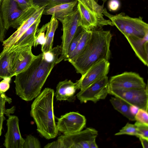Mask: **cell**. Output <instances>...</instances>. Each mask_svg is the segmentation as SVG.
<instances>
[{"label": "cell", "instance_id": "1", "mask_svg": "<svg viewBox=\"0 0 148 148\" xmlns=\"http://www.w3.org/2000/svg\"><path fill=\"white\" fill-rule=\"evenodd\" d=\"M56 61H47L42 53L36 56L26 69L15 75L14 82L16 95L26 101L37 97Z\"/></svg>", "mask_w": 148, "mask_h": 148}, {"label": "cell", "instance_id": "2", "mask_svg": "<svg viewBox=\"0 0 148 148\" xmlns=\"http://www.w3.org/2000/svg\"><path fill=\"white\" fill-rule=\"evenodd\" d=\"M89 41L83 52L71 63L82 75L92 65L103 60H108L111 55L112 35L109 31L92 30Z\"/></svg>", "mask_w": 148, "mask_h": 148}, {"label": "cell", "instance_id": "3", "mask_svg": "<svg viewBox=\"0 0 148 148\" xmlns=\"http://www.w3.org/2000/svg\"><path fill=\"white\" fill-rule=\"evenodd\" d=\"M53 89L45 88L36 97L31 106L30 114L35 122L37 130L46 139L55 138L58 131L54 113Z\"/></svg>", "mask_w": 148, "mask_h": 148}, {"label": "cell", "instance_id": "4", "mask_svg": "<svg viewBox=\"0 0 148 148\" xmlns=\"http://www.w3.org/2000/svg\"><path fill=\"white\" fill-rule=\"evenodd\" d=\"M102 14L109 18L113 25L125 38L133 36L142 38L148 34V24L140 16L133 18L126 15L123 12L113 15L108 12L106 8L103 9Z\"/></svg>", "mask_w": 148, "mask_h": 148}, {"label": "cell", "instance_id": "5", "mask_svg": "<svg viewBox=\"0 0 148 148\" xmlns=\"http://www.w3.org/2000/svg\"><path fill=\"white\" fill-rule=\"evenodd\" d=\"M0 9L4 27L17 29L39 7L33 5L25 10H21L14 0H3Z\"/></svg>", "mask_w": 148, "mask_h": 148}, {"label": "cell", "instance_id": "6", "mask_svg": "<svg viewBox=\"0 0 148 148\" xmlns=\"http://www.w3.org/2000/svg\"><path fill=\"white\" fill-rule=\"evenodd\" d=\"M62 23L63 31L61 45L62 52L56 62V64L64 60L66 57L71 42L77 28L80 26L79 13L77 8L64 19Z\"/></svg>", "mask_w": 148, "mask_h": 148}, {"label": "cell", "instance_id": "7", "mask_svg": "<svg viewBox=\"0 0 148 148\" xmlns=\"http://www.w3.org/2000/svg\"><path fill=\"white\" fill-rule=\"evenodd\" d=\"M147 85L139 74L132 72H125L112 77L108 80V91L111 90L141 89Z\"/></svg>", "mask_w": 148, "mask_h": 148}, {"label": "cell", "instance_id": "8", "mask_svg": "<svg viewBox=\"0 0 148 148\" xmlns=\"http://www.w3.org/2000/svg\"><path fill=\"white\" fill-rule=\"evenodd\" d=\"M108 91V94L121 99L130 105L148 110L147 85L143 88L111 90Z\"/></svg>", "mask_w": 148, "mask_h": 148}, {"label": "cell", "instance_id": "9", "mask_svg": "<svg viewBox=\"0 0 148 148\" xmlns=\"http://www.w3.org/2000/svg\"><path fill=\"white\" fill-rule=\"evenodd\" d=\"M98 134L95 129L88 127L72 134H63L58 139L61 141L64 148H90V142L96 138Z\"/></svg>", "mask_w": 148, "mask_h": 148}, {"label": "cell", "instance_id": "10", "mask_svg": "<svg viewBox=\"0 0 148 148\" xmlns=\"http://www.w3.org/2000/svg\"><path fill=\"white\" fill-rule=\"evenodd\" d=\"M108 80L106 76L92 83L80 90L76 95L77 98L82 103L91 101L95 103L100 99H105L108 94L107 88Z\"/></svg>", "mask_w": 148, "mask_h": 148}, {"label": "cell", "instance_id": "11", "mask_svg": "<svg viewBox=\"0 0 148 148\" xmlns=\"http://www.w3.org/2000/svg\"><path fill=\"white\" fill-rule=\"evenodd\" d=\"M57 130L64 135L74 133L81 131L85 127V117L76 112H70L57 119Z\"/></svg>", "mask_w": 148, "mask_h": 148}, {"label": "cell", "instance_id": "12", "mask_svg": "<svg viewBox=\"0 0 148 148\" xmlns=\"http://www.w3.org/2000/svg\"><path fill=\"white\" fill-rule=\"evenodd\" d=\"M77 8L79 14L80 25L86 29L94 30L105 25L113 26L110 19L104 18L102 13L92 12L79 2Z\"/></svg>", "mask_w": 148, "mask_h": 148}, {"label": "cell", "instance_id": "13", "mask_svg": "<svg viewBox=\"0 0 148 148\" xmlns=\"http://www.w3.org/2000/svg\"><path fill=\"white\" fill-rule=\"evenodd\" d=\"M32 47L31 46H27L9 51L11 52L10 73L12 77L26 69L34 59L36 56L32 53Z\"/></svg>", "mask_w": 148, "mask_h": 148}, {"label": "cell", "instance_id": "14", "mask_svg": "<svg viewBox=\"0 0 148 148\" xmlns=\"http://www.w3.org/2000/svg\"><path fill=\"white\" fill-rule=\"evenodd\" d=\"M6 125L7 130L5 135L4 146L6 148H23L24 139L20 133L18 117L9 115Z\"/></svg>", "mask_w": 148, "mask_h": 148}, {"label": "cell", "instance_id": "15", "mask_svg": "<svg viewBox=\"0 0 148 148\" xmlns=\"http://www.w3.org/2000/svg\"><path fill=\"white\" fill-rule=\"evenodd\" d=\"M110 63L108 60H103L91 66L79 79V89L82 90L92 83L107 76Z\"/></svg>", "mask_w": 148, "mask_h": 148}, {"label": "cell", "instance_id": "16", "mask_svg": "<svg viewBox=\"0 0 148 148\" xmlns=\"http://www.w3.org/2000/svg\"><path fill=\"white\" fill-rule=\"evenodd\" d=\"M45 6L39 7L37 8L23 23L15 32L4 41L2 44L3 46V50H7L12 46L37 19L42 16Z\"/></svg>", "mask_w": 148, "mask_h": 148}, {"label": "cell", "instance_id": "17", "mask_svg": "<svg viewBox=\"0 0 148 148\" xmlns=\"http://www.w3.org/2000/svg\"><path fill=\"white\" fill-rule=\"evenodd\" d=\"M79 80L75 83L68 79L60 81L57 85L54 95L58 101L72 100L75 98L76 90L79 89Z\"/></svg>", "mask_w": 148, "mask_h": 148}, {"label": "cell", "instance_id": "18", "mask_svg": "<svg viewBox=\"0 0 148 148\" xmlns=\"http://www.w3.org/2000/svg\"><path fill=\"white\" fill-rule=\"evenodd\" d=\"M135 54L146 66L148 64V34L140 38L129 36L126 38Z\"/></svg>", "mask_w": 148, "mask_h": 148}, {"label": "cell", "instance_id": "19", "mask_svg": "<svg viewBox=\"0 0 148 148\" xmlns=\"http://www.w3.org/2000/svg\"><path fill=\"white\" fill-rule=\"evenodd\" d=\"M41 16L37 19L12 46L6 51H11L17 48L27 46L35 47L36 33L40 22Z\"/></svg>", "mask_w": 148, "mask_h": 148}, {"label": "cell", "instance_id": "20", "mask_svg": "<svg viewBox=\"0 0 148 148\" xmlns=\"http://www.w3.org/2000/svg\"><path fill=\"white\" fill-rule=\"evenodd\" d=\"M77 0L56 5L46 10H44L43 14L52 15L53 14L55 18L61 23L64 19L73 12L77 7Z\"/></svg>", "mask_w": 148, "mask_h": 148}, {"label": "cell", "instance_id": "21", "mask_svg": "<svg viewBox=\"0 0 148 148\" xmlns=\"http://www.w3.org/2000/svg\"><path fill=\"white\" fill-rule=\"evenodd\" d=\"M51 15V20L48 23L45 36V42L41 45V51L43 53L50 51L52 48L54 34L58 27V20L55 18L53 14Z\"/></svg>", "mask_w": 148, "mask_h": 148}, {"label": "cell", "instance_id": "22", "mask_svg": "<svg viewBox=\"0 0 148 148\" xmlns=\"http://www.w3.org/2000/svg\"><path fill=\"white\" fill-rule=\"evenodd\" d=\"M11 52L2 51L0 54V79L11 78Z\"/></svg>", "mask_w": 148, "mask_h": 148}, {"label": "cell", "instance_id": "23", "mask_svg": "<svg viewBox=\"0 0 148 148\" xmlns=\"http://www.w3.org/2000/svg\"><path fill=\"white\" fill-rule=\"evenodd\" d=\"M92 32V30L84 29L82 36L75 49L70 56L65 61H68L71 63L83 52L90 38Z\"/></svg>", "mask_w": 148, "mask_h": 148}, {"label": "cell", "instance_id": "24", "mask_svg": "<svg viewBox=\"0 0 148 148\" xmlns=\"http://www.w3.org/2000/svg\"><path fill=\"white\" fill-rule=\"evenodd\" d=\"M110 101L115 110L129 120L135 121L134 116L130 112V104L121 99L115 97H112Z\"/></svg>", "mask_w": 148, "mask_h": 148}, {"label": "cell", "instance_id": "25", "mask_svg": "<svg viewBox=\"0 0 148 148\" xmlns=\"http://www.w3.org/2000/svg\"><path fill=\"white\" fill-rule=\"evenodd\" d=\"M77 0H32L33 5L42 7L45 6L46 10L61 4L75 1Z\"/></svg>", "mask_w": 148, "mask_h": 148}, {"label": "cell", "instance_id": "26", "mask_svg": "<svg viewBox=\"0 0 148 148\" xmlns=\"http://www.w3.org/2000/svg\"><path fill=\"white\" fill-rule=\"evenodd\" d=\"M12 101L11 98L8 97L5 94L4 92L0 91V114H5L8 116L10 114L13 113L15 111L14 106L10 109H6L5 103L6 102L10 103Z\"/></svg>", "mask_w": 148, "mask_h": 148}, {"label": "cell", "instance_id": "27", "mask_svg": "<svg viewBox=\"0 0 148 148\" xmlns=\"http://www.w3.org/2000/svg\"><path fill=\"white\" fill-rule=\"evenodd\" d=\"M86 8L93 12L102 13L103 4L99 5L95 0H77Z\"/></svg>", "mask_w": 148, "mask_h": 148}, {"label": "cell", "instance_id": "28", "mask_svg": "<svg viewBox=\"0 0 148 148\" xmlns=\"http://www.w3.org/2000/svg\"><path fill=\"white\" fill-rule=\"evenodd\" d=\"M84 29V28L81 26H79L77 28L71 42L69 48L67 55L64 60V61L70 56L75 49L82 36Z\"/></svg>", "mask_w": 148, "mask_h": 148}, {"label": "cell", "instance_id": "29", "mask_svg": "<svg viewBox=\"0 0 148 148\" xmlns=\"http://www.w3.org/2000/svg\"><path fill=\"white\" fill-rule=\"evenodd\" d=\"M62 52V47L60 45L52 48L50 51L43 54L45 59L47 61L51 62L57 61L58 56L61 54Z\"/></svg>", "mask_w": 148, "mask_h": 148}, {"label": "cell", "instance_id": "30", "mask_svg": "<svg viewBox=\"0 0 148 148\" xmlns=\"http://www.w3.org/2000/svg\"><path fill=\"white\" fill-rule=\"evenodd\" d=\"M124 134L134 136L138 138L139 136L136 125L127 123L119 132L116 133L115 135L118 136Z\"/></svg>", "mask_w": 148, "mask_h": 148}, {"label": "cell", "instance_id": "31", "mask_svg": "<svg viewBox=\"0 0 148 148\" xmlns=\"http://www.w3.org/2000/svg\"><path fill=\"white\" fill-rule=\"evenodd\" d=\"M40 143L37 138L31 135L27 136L23 145V148H40Z\"/></svg>", "mask_w": 148, "mask_h": 148}, {"label": "cell", "instance_id": "32", "mask_svg": "<svg viewBox=\"0 0 148 148\" xmlns=\"http://www.w3.org/2000/svg\"><path fill=\"white\" fill-rule=\"evenodd\" d=\"M48 23L43 25L42 27L38 29L36 35L35 47L41 44L42 45L45 42V32L46 30Z\"/></svg>", "mask_w": 148, "mask_h": 148}, {"label": "cell", "instance_id": "33", "mask_svg": "<svg viewBox=\"0 0 148 148\" xmlns=\"http://www.w3.org/2000/svg\"><path fill=\"white\" fill-rule=\"evenodd\" d=\"M148 110L139 108L134 116L135 120L137 122L148 125Z\"/></svg>", "mask_w": 148, "mask_h": 148}, {"label": "cell", "instance_id": "34", "mask_svg": "<svg viewBox=\"0 0 148 148\" xmlns=\"http://www.w3.org/2000/svg\"><path fill=\"white\" fill-rule=\"evenodd\" d=\"M136 126L139 137L148 138V125L136 121L134 124Z\"/></svg>", "mask_w": 148, "mask_h": 148}, {"label": "cell", "instance_id": "35", "mask_svg": "<svg viewBox=\"0 0 148 148\" xmlns=\"http://www.w3.org/2000/svg\"><path fill=\"white\" fill-rule=\"evenodd\" d=\"M19 7L23 10H25L32 6V0H14Z\"/></svg>", "mask_w": 148, "mask_h": 148}, {"label": "cell", "instance_id": "36", "mask_svg": "<svg viewBox=\"0 0 148 148\" xmlns=\"http://www.w3.org/2000/svg\"><path fill=\"white\" fill-rule=\"evenodd\" d=\"M10 79L11 78H6L0 82V91L5 92L9 89Z\"/></svg>", "mask_w": 148, "mask_h": 148}, {"label": "cell", "instance_id": "37", "mask_svg": "<svg viewBox=\"0 0 148 148\" xmlns=\"http://www.w3.org/2000/svg\"><path fill=\"white\" fill-rule=\"evenodd\" d=\"M120 3L118 0H110L108 3V8L110 11L117 10L120 7Z\"/></svg>", "mask_w": 148, "mask_h": 148}, {"label": "cell", "instance_id": "38", "mask_svg": "<svg viewBox=\"0 0 148 148\" xmlns=\"http://www.w3.org/2000/svg\"><path fill=\"white\" fill-rule=\"evenodd\" d=\"M6 30L4 25L0 7V42L2 43L4 40Z\"/></svg>", "mask_w": 148, "mask_h": 148}, {"label": "cell", "instance_id": "39", "mask_svg": "<svg viewBox=\"0 0 148 148\" xmlns=\"http://www.w3.org/2000/svg\"><path fill=\"white\" fill-rule=\"evenodd\" d=\"M44 148H64L61 141L58 139L57 140L49 143L44 147Z\"/></svg>", "mask_w": 148, "mask_h": 148}, {"label": "cell", "instance_id": "40", "mask_svg": "<svg viewBox=\"0 0 148 148\" xmlns=\"http://www.w3.org/2000/svg\"><path fill=\"white\" fill-rule=\"evenodd\" d=\"M139 140L143 148H148V138L142 137H140Z\"/></svg>", "mask_w": 148, "mask_h": 148}, {"label": "cell", "instance_id": "41", "mask_svg": "<svg viewBox=\"0 0 148 148\" xmlns=\"http://www.w3.org/2000/svg\"><path fill=\"white\" fill-rule=\"evenodd\" d=\"M139 108L138 107L136 106L130 105L129 108L131 114L134 116L138 112Z\"/></svg>", "mask_w": 148, "mask_h": 148}, {"label": "cell", "instance_id": "42", "mask_svg": "<svg viewBox=\"0 0 148 148\" xmlns=\"http://www.w3.org/2000/svg\"><path fill=\"white\" fill-rule=\"evenodd\" d=\"M5 119V117L4 115L0 114V136L1 134V131L2 128L3 122Z\"/></svg>", "mask_w": 148, "mask_h": 148}, {"label": "cell", "instance_id": "43", "mask_svg": "<svg viewBox=\"0 0 148 148\" xmlns=\"http://www.w3.org/2000/svg\"><path fill=\"white\" fill-rule=\"evenodd\" d=\"M96 138L92 140L90 142L89 145L90 148H98L95 141Z\"/></svg>", "mask_w": 148, "mask_h": 148}, {"label": "cell", "instance_id": "44", "mask_svg": "<svg viewBox=\"0 0 148 148\" xmlns=\"http://www.w3.org/2000/svg\"><path fill=\"white\" fill-rule=\"evenodd\" d=\"M102 1H103L104 2H105L107 0H101Z\"/></svg>", "mask_w": 148, "mask_h": 148}, {"label": "cell", "instance_id": "45", "mask_svg": "<svg viewBox=\"0 0 148 148\" xmlns=\"http://www.w3.org/2000/svg\"><path fill=\"white\" fill-rule=\"evenodd\" d=\"M3 0H0V3H1V2Z\"/></svg>", "mask_w": 148, "mask_h": 148}, {"label": "cell", "instance_id": "46", "mask_svg": "<svg viewBox=\"0 0 148 148\" xmlns=\"http://www.w3.org/2000/svg\"><path fill=\"white\" fill-rule=\"evenodd\" d=\"M1 3H0V5H1Z\"/></svg>", "mask_w": 148, "mask_h": 148}]
</instances>
